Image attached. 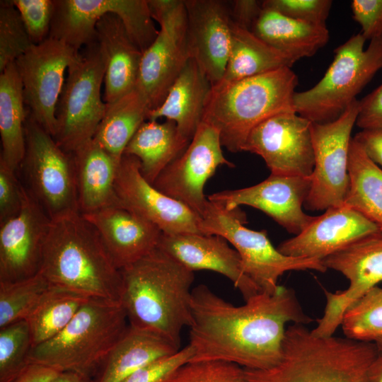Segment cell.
<instances>
[{
	"label": "cell",
	"mask_w": 382,
	"mask_h": 382,
	"mask_svg": "<svg viewBox=\"0 0 382 382\" xmlns=\"http://www.w3.org/2000/svg\"><path fill=\"white\" fill-rule=\"evenodd\" d=\"M381 233L366 216L345 204L328 208L299 234L282 242L284 255L323 260L351 244Z\"/></svg>",
	"instance_id": "obj_22"
},
{
	"label": "cell",
	"mask_w": 382,
	"mask_h": 382,
	"mask_svg": "<svg viewBox=\"0 0 382 382\" xmlns=\"http://www.w3.org/2000/svg\"><path fill=\"white\" fill-rule=\"evenodd\" d=\"M150 111L145 98L135 88L116 101L107 104L93 139L120 160L134 134L148 120Z\"/></svg>",
	"instance_id": "obj_33"
},
{
	"label": "cell",
	"mask_w": 382,
	"mask_h": 382,
	"mask_svg": "<svg viewBox=\"0 0 382 382\" xmlns=\"http://www.w3.org/2000/svg\"><path fill=\"white\" fill-rule=\"evenodd\" d=\"M167 382H251L245 369L224 361H190L179 368Z\"/></svg>",
	"instance_id": "obj_40"
},
{
	"label": "cell",
	"mask_w": 382,
	"mask_h": 382,
	"mask_svg": "<svg viewBox=\"0 0 382 382\" xmlns=\"http://www.w3.org/2000/svg\"><path fill=\"white\" fill-rule=\"evenodd\" d=\"M139 159L123 154L115 180L121 204L155 224L164 234L202 233L201 217L180 202L168 197L148 182Z\"/></svg>",
	"instance_id": "obj_19"
},
{
	"label": "cell",
	"mask_w": 382,
	"mask_h": 382,
	"mask_svg": "<svg viewBox=\"0 0 382 382\" xmlns=\"http://www.w3.org/2000/svg\"><path fill=\"white\" fill-rule=\"evenodd\" d=\"M25 187L18 180L16 171L0 161V224L21 211Z\"/></svg>",
	"instance_id": "obj_44"
},
{
	"label": "cell",
	"mask_w": 382,
	"mask_h": 382,
	"mask_svg": "<svg viewBox=\"0 0 382 382\" xmlns=\"http://www.w3.org/2000/svg\"><path fill=\"white\" fill-rule=\"evenodd\" d=\"M332 5L331 0H264L262 8L277 11L301 22L326 26Z\"/></svg>",
	"instance_id": "obj_42"
},
{
	"label": "cell",
	"mask_w": 382,
	"mask_h": 382,
	"mask_svg": "<svg viewBox=\"0 0 382 382\" xmlns=\"http://www.w3.org/2000/svg\"><path fill=\"white\" fill-rule=\"evenodd\" d=\"M60 372L37 364H29L12 382H51Z\"/></svg>",
	"instance_id": "obj_49"
},
{
	"label": "cell",
	"mask_w": 382,
	"mask_h": 382,
	"mask_svg": "<svg viewBox=\"0 0 382 382\" xmlns=\"http://www.w3.org/2000/svg\"><path fill=\"white\" fill-rule=\"evenodd\" d=\"M346 337L375 342L382 338V288L364 293L345 312L341 323Z\"/></svg>",
	"instance_id": "obj_37"
},
{
	"label": "cell",
	"mask_w": 382,
	"mask_h": 382,
	"mask_svg": "<svg viewBox=\"0 0 382 382\" xmlns=\"http://www.w3.org/2000/svg\"><path fill=\"white\" fill-rule=\"evenodd\" d=\"M221 165L233 166L223 154L218 129L202 121L185 150L164 168L153 185L201 217L208 203L204 187Z\"/></svg>",
	"instance_id": "obj_14"
},
{
	"label": "cell",
	"mask_w": 382,
	"mask_h": 382,
	"mask_svg": "<svg viewBox=\"0 0 382 382\" xmlns=\"http://www.w3.org/2000/svg\"><path fill=\"white\" fill-rule=\"evenodd\" d=\"M294 63L292 59L262 41L251 30L231 22L229 55L224 76L218 83H231L279 68L291 67Z\"/></svg>",
	"instance_id": "obj_32"
},
{
	"label": "cell",
	"mask_w": 382,
	"mask_h": 382,
	"mask_svg": "<svg viewBox=\"0 0 382 382\" xmlns=\"http://www.w3.org/2000/svg\"><path fill=\"white\" fill-rule=\"evenodd\" d=\"M367 382H382V351L381 350L378 351L369 366Z\"/></svg>",
	"instance_id": "obj_50"
},
{
	"label": "cell",
	"mask_w": 382,
	"mask_h": 382,
	"mask_svg": "<svg viewBox=\"0 0 382 382\" xmlns=\"http://www.w3.org/2000/svg\"><path fill=\"white\" fill-rule=\"evenodd\" d=\"M179 349L159 335L129 325L108 354L94 382H122L142 366Z\"/></svg>",
	"instance_id": "obj_28"
},
{
	"label": "cell",
	"mask_w": 382,
	"mask_h": 382,
	"mask_svg": "<svg viewBox=\"0 0 382 382\" xmlns=\"http://www.w3.org/2000/svg\"><path fill=\"white\" fill-rule=\"evenodd\" d=\"M349 187L345 204L374 222L382 233V169L352 139L348 161Z\"/></svg>",
	"instance_id": "obj_34"
},
{
	"label": "cell",
	"mask_w": 382,
	"mask_h": 382,
	"mask_svg": "<svg viewBox=\"0 0 382 382\" xmlns=\"http://www.w3.org/2000/svg\"><path fill=\"white\" fill-rule=\"evenodd\" d=\"M158 248L175 259L190 271L210 270L227 277L245 300L260 292L243 272L238 252L218 235L162 233Z\"/></svg>",
	"instance_id": "obj_23"
},
{
	"label": "cell",
	"mask_w": 382,
	"mask_h": 382,
	"mask_svg": "<svg viewBox=\"0 0 382 382\" xmlns=\"http://www.w3.org/2000/svg\"><path fill=\"white\" fill-rule=\"evenodd\" d=\"M25 187L20 212L0 224V282H16L40 272L51 224Z\"/></svg>",
	"instance_id": "obj_20"
},
{
	"label": "cell",
	"mask_w": 382,
	"mask_h": 382,
	"mask_svg": "<svg viewBox=\"0 0 382 382\" xmlns=\"http://www.w3.org/2000/svg\"><path fill=\"white\" fill-rule=\"evenodd\" d=\"M377 166L382 167V129H365L353 137Z\"/></svg>",
	"instance_id": "obj_48"
},
{
	"label": "cell",
	"mask_w": 382,
	"mask_h": 382,
	"mask_svg": "<svg viewBox=\"0 0 382 382\" xmlns=\"http://www.w3.org/2000/svg\"><path fill=\"white\" fill-rule=\"evenodd\" d=\"M280 361L264 370L245 369L251 382H367L378 353L374 342L313 335L302 324L286 329Z\"/></svg>",
	"instance_id": "obj_4"
},
{
	"label": "cell",
	"mask_w": 382,
	"mask_h": 382,
	"mask_svg": "<svg viewBox=\"0 0 382 382\" xmlns=\"http://www.w3.org/2000/svg\"><path fill=\"white\" fill-rule=\"evenodd\" d=\"M245 213L239 208L227 209L208 200L201 216L200 229L203 234L224 238L238 252L243 272L257 286L260 292H277L279 278L291 270H313L325 272L328 269L323 260L286 255L275 248L267 231H254L245 226Z\"/></svg>",
	"instance_id": "obj_8"
},
{
	"label": "cell",
	"mask_w": 382,
	"mask_h": 382,
	"mask_svg": "<svg viewBox=\"0 0 382 382\" xmlns=\"http://www.w3.org/2000/svg\"><path fill=\"white\" fill-rule=\"evenodd\" d=\"M376 39L378 42V45H379V47H380L381 56H382V35L379 38H376Z\"/></svg>",
	"instance_id": "obj_53"
},
{
	"label": "cell",
	"mask_w": 382,
	"mask_h": 382,
	"mask_svg": "<svg viewBox=\"0 0 382 382\" xmlns=\"http://www.w3.org/2000/svg\"><path fill=\"white\" fill-rule=\"evenodd\" d=\"M51 285L39 272L16 282H0V328L25 320Z\"/></svg>",
	"instance_id": "obj_36"
},
{
	"label": "cell",
	"mask_w": 382,
	"mask_h": 382,
	"mask_svg": "<svg viewBox=\"0 0 382 382\" xmlns=\"http://www.w3.org/2000/svg\"><path fill=\"white\" fill-rule=\"evenodd\" d=\"M251 31L295 62L314 55L328 42L327 26L316 25L262 8Z\"/></svg>",
	"instance_id": "obj_29"
},
{
	"label": "cell",
	"mask_w": 382,
	"mask_h": 382,
	"mask_svg": "<svg viewBox=\"0 0 382 382\" xmlns=\"http://www.w3.org/2000/svg\"><path fill=\"white\" fill-rule=\"evenodd\" d=\"M32 348L25 320L0 328V382H12L28 366Z\"/></svg>",
	"instance_id": "obj_38"
},
{
	"label": "cell",
	"mask_w": 382,
	"mask_h": 382,
	"mask_svg": "<svg viewBox=\"0 0 382 382\" xmlns=\"http://www.w3.org/2000/svg\"><path fill=\"white\" fill-rule=\"evenodd\" d=\"M212 84L197 62L190 58L160 106L149 112L148 120L166 118L175 123L180 135L190 141L202 121Z\"/></svg>",
	"instance_id": "obj_27"
},
{
	"label": "cell",
	"mask_w": 382,
	"mask_h": 382,
	"mask_svg": "<svg viewBox=\"0 0 382 382\" xmlns=\"http://www.w3.org/2000/svg\"><path fill=\"white\" fill-rule=\"evenodd\" d=\"M148 4L160 29L156 40L142 53L135 88L152 110L161 105L190 57L184 0H148Z\"/></svg>",
	"instance_id": "obj_11"
},
{
	"label": "cell",
	"mask_w": 382,
	"mask_h": 382,
	"mask_svg": "<svg viewBox=\"0 0 382 382\" xmlns=\"http://www.w3.org/2000/svg\"><path fill=\"white\" fill-rule=\"evenodd\" d=\"M231 22L251 30L262 11V1L234 0L228 1Z\"/></svg>",
	"instance_id": "obj_47"
},
{
	"label": "cell",
	"mask_w": 382,
	"mask_h": 382,
	"mask_svg": "<svg viewBox=\"0 0 382 382\" xmlns=\"http://www.w3.org/2000/svg\"><path fill=\"white\" fill-rule=\"evenodd\" d=\"M108 13L116 14L132 37L145 34L151 24L147 0H54L49 37L79 52L96 40V26Z\"/></svg>",
	"instance_id": "obj_17"
},
{
	"label": "cell",
	"mask_w": 382,
	"mask_h": 382,
	"mask_svg": "<svg viewBox=\"0 0 382 382\" xmlns=\"http://www.w3.org/2000/svg\"><path fill=\"white\" fill-rule=\"evenodd\" d=\"M351 9L354 20L361 28L366 40L379 38L382 35V0H353Z\"/></svg>",
	"instance_id": "obj_45"
},
{
	"label": "cell",
	"mask_w": 382,
	"mask_h": 382,
	"mask_svg": "<svg viewBox=\"0 0 382 382\" xmlns=\"http://www.w3.org/2000/svg\"><path fill=\"white\" fill-rule=\"evenodd\" d=\"M25 134L21 166L28 191L51 220L80 213L72 154L64 151L28 111Z\"/></svg>",
	"instance_id": "obj_10"
},
{
	"label": "cell",
	"mask_w": 382,
	"mask_h": 382,
	"mask_svg": "<svg viewBox=\"0 0 382 382\" xmlns=\"http://www.w3.org/2000/svg\"><path fill=\"white\" fill-rule=\"evenodd\" d=\"M323 262L327 269L342 274L349 282L344 291L332 293L325 290L324 314L311 332L325 337L333 335L353 303L382 282V233L362 238L325 257Z\"/></svg>",
	"instance_id": "obj_15"
},
{
	"label": "cell",
	"mask_w": 382,
	"mask_h": 382,
	"mask_svg": "<svg viewBox=\"0 0 382 382\" xmlns=\"http://www.w3.org/2000/svg\"><path fill=\"white\" fill-rule=\"evenodd\" d=\"M127 321L120 302L90 298L62 331L32 348L28 363L94 379Z\"/></svg>",
	"instance_id": "obj_6"
},
{
	"label": "cell",
	"mask_w": 382,
	"mask_h": 382,
	"mask_svg": "<svg viewBox=\"0 0 382 382\" xmlns=\"http://www.w3.org/2000/svg\"><path fill=\"white\" fill-rule=\"evenodd\" d=\"M72 156L80 214L120 204L115 191V180L121 159L115 158L93 139Z\"/></svg>",
	"instance_id": "obj_26"
},
{
	"label": "cell",
	"mask_w": 382,
	"mask_h": 382,
	"mask_svg": "<svg viewBox=\"0 0 382 382\" xmlns=\"http://www.w3.org/2000/svg\"><path fill=\"white\" fill-rule=\"evenodd\" d=\"M89 299L50 286L25 320L30 329L33 347L62 331Z\"/></svg>",
	"instance_id": "obj_35"
},
{
	"label": "cell",
	"mask_w": 382,
	"mask_h": 382,
	"mask_svg": "<svg viewBox=\"0 0 382 382\" xmlns=\"http://www.w3.org/2000/svg\"><path fill=\"white\" fill-rule=\"evenodd\" d=\"M96 40L106 59L104 101L112 103L136 87L141 51L132 42L115 13L102 16L96 26Z\"/></svg>",
	"instance_id": "obj_25"
},
{
	"label": "cell",
	"mask_w": 382,
	"mask_h": 382,
	"mask_svg": "<svg viewBox=\"0 0 382 382\" xmlns=\"http://www.w3.org/2000/svg\"><path fill=\"white\" fill-rule=\"evenodd\" d=\"M299 83L291 67H282L236 81L212 86L202 121L218 129L228 151H242L252 130L277 115L296 112Z\"/></svg>",
	"instance_id": "obj_5"
},
{
	"label": "cell",
	"mask_w": 382,
	"mask_h": 382,
	"mask_svg": "<svg viewBox=\"0 0 382 382\" xmlns=\"http://www.w3.org/2000/svg\"><path fill=\"white\" fill-rule=\"evenodd\" d=\"M193 354L192 348L187 345L170 355L142 366L122 382H167L179 368L190 361Z\"/></svg>",
	"instance_id": "obj_43"
},
{
	"label": "cell",
	"mask_w": 382,
	"mask_h": 382,
	"mask_svg": "<svg viewBox=\"0 0 382 382\" xmlns=\"http://www.w3.org/2000/svg\"><path fill=\"white\" fill-rule=\"evenodd\" d=\"M106 59L96 40L85 47L68 68V75L57 109L53 137L66 152L73 154L93 139L107 104L100 89Z\"/></svg>",
	"instance_id": "obj_9"
},
{
	"label": "cell",
	"mask_w": 382,
	"mask_h": 382,
	"mask_svg": "<svg viewBox=\"0 0 382 382\" xmlns=\"http://www.w3.org/2000/svg\"><path fill=\"white\" fill-rule=\"evenodd\" d=\"M235 306L205 284L192 289L190 361H224L250 370L277 365L282 357L286 324H307L291 289L279 286L274 294L259 292Z\"/></svg>",
	"instance_id": "obj_1"
},
{
	"label": "cell",
	"mask_w": 382,
	"mask_h": 382,
	"mask_svg": "<svg viewBox=\"0 0 382 382\" xmlns=\"http://www.w3.org/2000/svg\"><path fill=\"white\" fill-rule=\"evenodd\" d=\"M51 382H94V379L71 371L60 372Z\"/></svg>",
	"instance_id": "obj_51"
},
{
	"label": "cell",
	"mask_w": 382,
	"mask_h": 382,
	"mask_svg": "<svg viewBox=\"0 0 382 382\" xmlns=\"http://www.w3.org/2000/svg\"><path fill=\"white\" fill-rule=\"evenodd\" d=\"M81 215L96 230L120 270L155 250L162 234L155 224L121 204Z\"/></svg>",
	"instance_id": "obj_24"
},
{
	"label": "cell",
	"mask_w": 382,
	"mask_h": 382,
	"mask_svg": "<svg viewBox=\"0 0 382 382\" xmlns=\"http://www.w3.org/2000/svg\"><path fill=\"white\" fill-rule=\"evenodd\" d=\"M121 303L129 325L161 335L180 349L192 323L194 272L156 248L121 270Z\"/></svg>",
	"instance_id": "obj_2"
},
{
	"label": "cell",
	"mask_w": 382,
	"mask_h": 382,
	"mask_svg": "<svg viewBox=\"0 0 382 382\" xmlns=\"http://www.w3.org/2000/svg\"><path fill=\"white\" fill-rule=\"evenodd\" d=\"M33 45L11 1H0V73Z\"/></svg>",
	"instance_id": "obj_39"
},
{
	"label": "cell",
	"mask_w": 382,
	"mask_h": 382,
	"mask_svg": "<svg viewBox=\"0 0 382 382\" xmlns=\"http://www.w3.org/2000/svg\"><path fill=\"white\" fill-rule=\"evenodd\" d=\"M23 85L15 62L0 74V161L11 170L20 168L25 151V110Z\"/></svg>",
	"instance_id": "obj_31"
},
{
	"label": "cell",
	"mask_w": 382,
	"mask_h": 382,
	"mask_svg": "<svg viewBox=\"0 0 382 382\" xmlns=\"http://www.w3.org/2000/svg\"><path fill=\"white\" fill-rule=\"evenodd\" d=\"M40 272L52 286L121 303V270L80 213L51 221Z\"/></svg>",
	"instance_id": "obj_3"
},
{
	"label": "cell",
	"mask_w": 382,
	"mask_h": 382,
	"mask_svg": "<svg viewBox=\"0 0 382 382\" xmlns=\"http://www.w3.org/2000/svg\"><path fill=\"white\" fill-rule=\"evenodd\" d=\"M18 10L31 42L37 45L49 37L54 0H11Z\"/></svg>",
	"instance_id": "obj_41"
},
{
	"label": "cell",
	"mask_w": 382,
	"mask_h": 382,
	"mask_svg": "<svg viewBox=\"0 0 382 382\" xmlns=\"http://www.w3.org/2000/svg\"><path fill=\"white\" fill-rule=\"evenodd\" d=\"M359 110V100L356 99L335 120L311 122L314 168L311 190L304 203L307 209L326 210L345 204L349 187L351 133Z\"/></svg>",
	"instance_id": "obj_12"
},
{
	"label": "cell",
	"mask_w": 382,
	"mask_h": 382,
	"mask_svg": "<svg viewBox=\"0 0 382 382\" xmlns=\"http://www.w3.org/2000/svg\"><path fill=\"white\" fill-rule=\"evenodd\" d=\"M79 54L63 42L48 37L32 45L15 61L28 113L53 137L64 74Z\"/></svg>",
	"instance_id": "obj_13"
},
{
	"label": "cell",
	"mask_w": 382,
	"mask_h": 382,
	"mask_svg": "<svg viewBox=\"0 0 382 382\" xmlns=\"http://www.w3.org/2000/svg\"><path fill=\"white\" fill-rule=\"evenodd\" d=\"M356 125L365 129H382V83L359 100Z\"/></svg>",
	"instance_id": "obj_46"
},
{
	"label": "cell",
	"mask_w": 382,
	"mask_h": 382,
	"mask_svg": "<svg viewBox=\"0 0 382 382\" xmlns=\"http://www.w3.org/2000/svg\"><path fill=\"white\" fill-rule=\"evenodd\" d=\"M311 125L296 112L277 115L252 130L242 151L260 156L271 174L309 178L314 168Z\"/></svg>",
	"instance_id": "obj_16"
},
{
	"label": "cell",
	"mask_w": 382,
	"mask_h": 382,
	"mask_svg": "<svg viewBox=\"0 0 382 382\" xmlns=\"http://www.w3.org/2000/svg\"><path fill=\"white\" fill-rule=\"evenodd\" d=\"M189 143L180 135L174 122L146 120L134 134L123 154L137 157L140 161L142 175L153 184L164 168L185 150Z\"/></svg>",
	"instance_id": "obj_30"
},
{
	"label": "cell",
	"mask_w": 382,
	"mask_h": 382,
	"mask_svg": "<svg viewBox=\"0 0 382 382\" xmlns=\"http://www.w3.org/2000/svg\"><path fill=\"white\" fill-rule=\"evenodd\" d=\"M190 57L212 84L222 79L231 45L228 3L221 0H184Z\"/></svg>",
	"instance_id": "obj_21"
},
{
	"label": "cell",
	"mask_w": 382,
	"mask_h": 382,
	"mask_svg": "<svg viewBox=\"0 0 382 382\" xmlns=\"http://www.w3.org/2000/svg\"><path fill=\"white\" fill-rule=\"evenodd\" d=\"M379 350L382 351V338L374 342Z\"/></svg>",
	"instance_id": "obj_52"
},
{
	"label": "cell",
	"mask_w": 382,
	"mask_h": 382,
	"mask_svg": "<svg viewBox=\"0 0 382 382\" xmlns=\"http://www.w3.org/2000/svg\"><path fill=\"white\" fill-rule=\"evenodd\" d=\"M311 186V177L270 174L255 185L217 192L207 199L227 209L241 205L257 209L296 236L315 217L303 210Z\"/></svg>",
	"instance_id": "obj_18"
},
{
	"label": "cell",
	"mask_w": 382,
	"mask_h": 382,
	"mask_svg": "<svg viewBox=\"0 0 382 382\" xmlns=\"http://www.w3.org/2000/svg\"><path fill=\"white\" fill-rule=\"evenodd\" d=\"M366 40L354 35L335 51L333 61L323 78L312 88L296 92V112L315 123L337 119L356 100V96L382 67V56L377 39Z\"/></svg>",
	"instance_id": "obj_7"
}]
</instances>
